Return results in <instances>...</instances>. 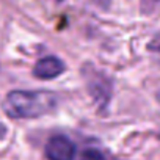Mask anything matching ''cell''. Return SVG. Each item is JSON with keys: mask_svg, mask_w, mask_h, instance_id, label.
<instances>
[{"mask_svg": "<svg viewBox=\"0 0 160 160\" xmlns=\"http://www.w3.org/2000/svg\"><path fill=\"white\" fill-rule=\"evenodd\" d=\"M82 160H105V157L98 149H87L82 155Z\"/></svg>", "mask_w": 160, "mask_h": 160, "instance_id": "4", "label": "cell"}, {"mask_svg": "<svg viewBox=\"0 0 160 160\" xmlns=\"http://www.w3.org/2000/svg\"><path fill=\"white\" fill-rule=\"evenodd\" d=\"M75 146L64 135L52 137L46 144V157L49 160H74Z\"/></svg>", "mask_w": 160, "mask_h": 160, "instance_id": "2", "label": "cell"}, {"mask_svg": "<svg viewBox=\"0 0 160 160\" xmlns=\"http://www.w3.org/2000/svg\"><path fill=\"white\" fill-rule=\"evenodd\" d=\"M63 71H64V63L58 57H44L39 61H36V64L33 68L35 77H38L41 80L55 78L60 74H63Z\"/></svg>", "mask_w": 160, "mask_h": 160, "instance_id": "3", "label": "cell"}, {"mask_svg": "<svg viewBox=\"0 0 160 160\" xmlns=\"http://www.w3.org/2000/svg\"><path fill=\"white\" fill-rule=\"evenodd\" d=\"M57 102L58 98L52 91L16 90L7 94L3 101V110L13 119H32L50 113L57 107Z\"/></svg>", "mask_w": 160, "mask_h": 160, "instance_id": "1", "label": "cell"}]
</instances>
